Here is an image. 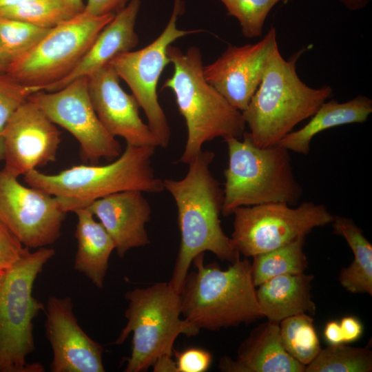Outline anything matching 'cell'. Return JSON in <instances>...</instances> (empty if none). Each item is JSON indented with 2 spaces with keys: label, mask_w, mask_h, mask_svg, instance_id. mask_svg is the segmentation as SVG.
<instances>
[{
  "label": "cell",
  "mask_w": 372,
  "mask_h": 372,
  "mask_svg": "<svg viewBox=\"0 0 372 372\" xmlns=\"http://www.w3.org/2000/svg\"><path fill=\"white\" fill-rule=\"evenodd\" d=\"M333 233L343 237L354 255L350 265L340 271L339 281L351 293L372 295V245L353 220L333 216Z\"/></svg>",
  "instance_id": "cell-24"
},
{
  "label": "cell",
  "mask_w": 372,
  "mask_h": 372,
  "mask_svg": "<svg viewBox=\"0 0 372 372\" xmlns=\"http://www.w3.org/2000/svg\"><path fill=\"white\" fill-rule=\"evenodd\" d=\"M130 0H87L82 13L87 17H96L108 14H116Z\"/></svg>",
  "instance_id": "cell-34"
},
{
  "label": "cell",
  "mask_w": 372,
  "mask_h": 372,
  "mask_svg": "<svg viewBox=\"0 0 372 372\" xmlns=\"http://www.w3.org/2000/svg\"><path fill=\"white\" fill-rule=\"evenodd\" d=\"M74 213L78 221L74 268L83 273L96 287L103 288L110 257L115 249L114 242L87 207L77 209Z\"/></svg>",
  "instance_id": "cell-23"
},
{
  "label": "cell",
  "mask_w": 372,
  "mask_h": 372,
  "mask_svg": "<svg viewBox=\"0 0 372 372\" xmlns=\"http://www.w3.org/2000/svg\"><path fill=\"white\" fill-rule=\"evenodd\" d=\"M305 367L285 349L279 323L269 321L252 330L235 359L225 356L219 362L220 370L225 372H304Z\"/></svg>",
  "instance_id": "cell-20"
},
{
  "label": "cell",
  "mask_w": 372,
  "mask_h": 372,
  "mask_svg": "<svg viewBox=\"0 0 372 372\" xmlns=\"http://www.w3.org/2000/svg\"><path fill=\"white\" fill-rule=\"evenodd\" d=\"M276 45V30L272 26L255 43L229 45L216 61L203 67L204 76L231 105L242 112L259 86Z\"/></svg>",
  "instance_id": "cell-15"
},
{
  "label": "cell",
  "mask_w": 372,
  "mask_h": 372,
  "mask_svg": "<svg viewBox=\"0 0 372 372\" xmlns=\"http://www.w3.org/2000/svg\"><path fill=\"white\" fill-rule=\"evenodd\" d=\"M127 319L115 344H121L132 333V351L124 371H145L157 358L172 355L181 334L195 336L200 330L181 318L180 293L168 282H156L126 292Z\"/></svg>",
  "instance_id": "cell-7"
},
{
  "label": "cell",
  "mask_w": 372,
  "mask_h": 372,
  "mask_svg": "<svg viewBox=\"0 0 372 372\" xmlns=\"http://www.w3.org/2000/svg\"><path fill=\"white\" fill-rule=\"evenodd\" d=\"M185 11L183 0H174L172 15L161 34L145 48L123 53L109 63L118 77L132 92L146 116L147 125L156 136L159 147L168 146L171 130L157 94L158 80L165 66L169 63L167 48L176 39L202 30H180L177 28L179 15Z\"/></svg>",
  "instance_id": "cell-11"
},
{
  "label": "cell",
  "mask_w": 372,
  "mask_h": 372,
  "mask_svg": "<svg viewBox=\"0 0 372 372\" xmlns=\"http://www.w3.org/2000/svg\"><path fill=\"white\" fill-rule=\"evenodd\" d=\"M143 193L138 190L116 192L87 207L111 236L121 258L130 249L150 242L145 225L150 220L152 208Z\"/></svg>",
  "instance_id": "cell-18"
},
{
  "label": "cell",
  "mask_w": 372,
  "mask_h": 372,
  "mask_svg": "<svg viewBox=\"0 0 372 372\" xmlns=\"http://www.w3.org/2000/svg\"><path fill=\"white\" fill-rule=\"evenodd\" d=\"M29 251L0 220V270H8Z\"/></svg>",
  "instance_id": "cell-32"
},
{
  "label": "cell",
  "mask_w": 372,
  "mask_h": 372,
  "mask_svg": "<svg viewBox=\"0 0 372 372\" xmlns=\"http://www.w3.org/2000/svg\"><path fill=\"white\" fill-rule=\"evenodd\" d=\"M371 113L372 100L364 95L343 103L335 100L326 101L304 126L287 134L278 145L289 151L307 155L311 141L318 134L334 127L364 123Z\"/></svg>",
  "instance_id": "cell-22"
},
{
  "label": "cell",
  "mask_w": 372,
  "mask_h": 372,
  "mask_svg": "<svg viewBox=\"0 0 372 372\" xmlns=\"http://www.w3.org/2000/svg\"><path fill=\"white\" fill-rule=\"evenodd\" d=\"M140 7L141 0H130L101 31L73 70L43 90H60L76 79L88 76L116 56L132 51L138 43L135 24Z\"/></svg>",
  "instance_id": "cell-19"
},
{
  "label": "cell",
  "mask_w": 372,
  "mask_h": 372,
  "mask_svg": "<svg viewBox=\"0 0 372 372\" xmlns=\"http://www.w3.org/2000/svg\"><path fill=\"white\" fill-rule=\"evenodd\" d=\"M10 64V61L0 50V74L6 72Z\"/></svg>",
  "instance_id": "cell-40"
},
{
  "label": "cell",
  "mask_w": 372,
  "mask_h": 372,
  "mask_svg": "<svg viewBox=\"0 0 372 372\" xmlns=\"http://www.w3.org/2000/svg\"><path fill=\"white\" fill-rule=\"evenodd\" d=\"M36 90L7 72L0 74V135L11 115Z\"/></svg>",
  "instance_id": "cell-31"
},
{
  "label": "cell",
  "mask_w": 372,
  "mask_h": 372,
  "mask_svg": "<svg viewBox=\"0 0 372 372\" xmlns=\"http://www.w3.org/2000/svg\"><path fill=\"white\" fill-rule=\"evenodd\" d=\"M54 254L52 248L40 247L5 271L0 282V372L44 371L42 364L26 358L35 349L33 320L45 310L33 296L34 284Z\"/></svg>",
  "instance_id": "cell-8"
},
{
  "label": "cell",
  "mask_w": 372,
  "mask_h": 372,
  "mask_svg": "<svg viewBox=\"0 0 372 372\" xmlns=\"http://www.w3.org/2000/svg\"><path fill=\"white\" fill-rule=\"evenodd\" d=\"M230 237L239 253L253 257L306 236L314 228L331 223L333 216L322 204L304 202L296 207L271 203L236 209Z\"/></svg>",
  "instance_id": "cell-10"
},
{
  "label": "cell",
  "mask_w": 372,
  "mask_h": 372,
  "mask_svg": "<svg viewBox=\"0 0 372 372\" xmlns=\"http://www.w3.org/2000/svg\"><path fill=\"white\" fill-rule=\"evenodd\" d=\"M113 67L107 64L87 76L94 110L105 130L132 146H159L147 124L140 118L137 101L125 92Z\"/></svg>",
  "instance_id": "cell-17"
},
{
  "label": "cell",
  "mask_w": 372,
  "mask_h": 372,
  "mask_svg": "<svg viewBox=\"0 0 372 372\" xmlns=\"http://www.w3.org/2000/svg\"><path fill=\"white\" fill-rule=\"evenodd\" d=\"M177 372H205L211 366V353L199 347H190L176 352Z\"/></svg>",
  "instance_id": "cell-33"
},
{
  "label": "cell",
  "mask_w": 372,
  "mask_h": 372,
  "mask_svg": "<svg viewBox=\"0 0 372 372\" xmlns=\"http://www.w3.org/2000/svg\"><path fill=\"white\" fill-rule=\"evenodd\" d=\"M225 6L227 14L239 22L243 36L248 39L261 37L267 17L278 3L292 0H219Z\"/></svg>",
  "instance_id": "cell-30"
},
{
  "label": "cell",
  "mask_w": 372,
  "mask_h": 372,
  "mask_svg": "<svg viewBox=\"0 0 372 372\" xmlns=\"http://www.w3.org/2000/svg\"><path fill=\"white\" fill-rule=\"evenodd\" d=\"M4 273H5L4 271L0 270V282H1V280H2V278L3 276Z\"/></svg>",
  "instance_id": "cell-42"
},
{
  "label": "cell",
  "mask_w": 372,
  "mask_h": 372,
  "mask_svg": "<svg viewBox=\"0 0 372 372\" xmlns=\"http://www.w3.org/2000/svg\"><path fill=\"white\" fill-rule=\"evenodd\" d=\"M46 338L52 349V372H104L103 347L81 329L70 297L50 296L45 308Z\"/></svg>",
  "instance_id": "cell-16"
},
{
  "label": "cell",
  "mask_w": 372,
  "mask_h": 372,
  "mask_svg": "<svg viewBox=\"0 0 372 372\" xmlns=\"http://www.w3.org/2000/svg\"><path fill=\"white\" fill-rule=\"evenodd\" d=\"M340 322L344 343H351L360 339L363 333L360 320L355 316H345Z\"/></svg>",
  "instance_id": "cell-35"
},
{
  "label": "cell",
  "mask_w": 372,
  "mask_h": 372,
  "mask_svg": "<svg viewBox=\"0 0 372 372\" xmlns=\"http://www.w3.org/2000/svg\"><path fill=\"white\" fill-rule=\"evenodd\" d=\"M314 276L304 273L285 274L260 285L256 296L264 317L280 323L298 314H315L316 304L311 299V282Z\"/></svg>",
  "instance_id": "cell-21"
},
{
  "label": "cell",
  "mask_w": 372,
  "mask_h": 372,
  "mask_svg": "<svg viewBox=\"0 0 372 372\" xmlns=\"http://www.w3.org/2000/svg\"><path fill=\"white\" fill-rule=\"evenodd\" d=\"M61 132L29 100L6 122L0 135V158L4 169L19 177L56 160Z\"/></svg>",
  "instance_id": "cell-14"
},
{
  "label": "cell",
  "mask_w": 372,
  "mask_h": 372,
  "mask_svg": "<svg viewBox=\"0 0 372 372\" xmlns=\"http://www.w3.org/2000/svg\"><path fill=\"white\" fill-rule=\"evenodd\" d=\"M214 156V152L202 150L188 163L183 178L163 180L164 189L174 198L178 211L180 246L168 282L178 293L198 255L210 251L231 263L240 256L221 227L223 189L210 170Z\"/></svg>",
  "instance_id": "cell-1"
},
{
  "label": "cell",
  "mask_w": 372,
  "mask_h": 372,
  "mask_svg": "<svg viewBox=\"0 0 372 372\" xmlns=\"http://www.w3.org/2000/svg\"><path fill=\"white\" fill-rule=\"evenodd\" d=\"M66 6L75 14L78 15L83 12L85 4L83 0H62Z\"/></svg>",
  "instance_id": "cell-39"
},
{
  "label": "cell",
  "mask_w": 372,
  "mask_h": 372,
  "mask_svg": "<svg viewBox=\"0 0 372 372\" xmlns=\"http://www.w3.org/2000/svg\"><path fill=\"white\" fill-rule=\"evenodd\" d=\"M305 236L278 248L257 254L251 264V276L256 287L285 274L304 273L308 266L304 253Z\"/></svg>",
  "instance_id": "cell-25"
},
{
  "label": "cell",
  "mask_w": 372,
  "mask_h": 372,
  "mask_svg": "<svg viewBox=\"0 0 372 372\" xmlns=\"http://www.w3.org/2000/svg\"><path fill=\"white\" fill-rule=\"evenodd\" d=\"M28 100L52 123L72 134L84 160L94 163L100 158L116 159L121 154V144L105 130L94 110L87 76L76 79L56 91L36 92Z\"/></svg>",
  "instance_id": "cell-12"
},
{
  "label": "cell",
  "mask_w": 372,
  "mask_h": 372,
  "mask_svg": "<svg viewBox=\"0 0 372 372\" xmlns=\"http://www.w3.org/2000/svg\"><path fill=\"white\" fill-rule=\"evenodd\" d=\"M324 338L329 345L344 344L340 322L336 320L329 321L324 329Z\"/></svg>",
  "instance_id": "cell-36"
},
{
  "label": "cell",
  "mask_w": 372,
  "mask_h": 372,
  "mask_svg": "<svg viewBox=\"0 0 372 372\" xmlns=\"http://www.w3.org/2000/svg\"><path fill=\"white\" fill-rule=\"evenodd\" d=\"M0 16L52 28L75 15L62 0H28L0 9Z\"/></svg>",
  "instance_id": "cell-28"
},
{
  "label": "cell",
  "mask_w": 372,
  "mask_h": 372,
  "mask_svg": "<svg viewBox=\"0 0 372 372\" xmlns=\"http://www.w3.org/2000/svg\"><path fill=\"white\" fill-rule=\"evenodd\" d=\"M115 14H79L50 31L30 50L12 61L7 73L36 92L68 76Z\"/></svg>",
  "instance_id": "cell-9"
},
{
  "label": "cell",
  "mask_w": 372,
  "mask_h": 372,
  "mask_svg": "<svg viewBox=\"0 0 372 372\" xmlns=\"http://www.w3.org/2000/svg\"><path fill=\"white\" fill-rule=\"evenodd\" d=\"M154 372H177L176 361L172 355H164L156 360L152 366Z\"/></svg>",
  "instance_id": "cell-37"
},
{
  "label": "cell",
  "mask_w": 372,
  "mask_h": 372,
  "mask_svg": "<svg viewBox=\"0 0 372 372\" xmlns=\"http://www.w3.org/2000/svg\"><path fill=\"white\" fill-rule=\"evenodd\" d=\"M51 29L0 16V50L11 63L30 50Z\"/></svg>",
  "instance_id": "cell-29"
},
{
  "label": "cell",
  "mask_w": 372,
  "mask_h": 372,
  "mask_svg": "<svg viewBox=\"0 0 372 372\" xmlns=\"http://www.w3.org/2000/svg\"><path fill=\"white\" fill-rule=\"evenodd\" d=\"M154 146L127 145L112 163L105 165H74L56 174L34 169L23 178L30 187L56 196L68 213L87 207L94 200L126 190L160 193L163 180L152 167Z\"/></svg>",
  "instance_id": "cell-5"
},
{
  "label": "cell",
  "mask_w": 372,
  "mask_h": 372,
  "mask_svg": "<svg viewBox=\"0 0 372 372\" xmlns=\"http://www.w3.org/2000/svg\"><path fill=\"white\" fill-rule=\"evenodd\" d=\"M372 351L367 345L354 347L329 345L322 349L305 367L304 372H371Z\"/></svg>",
  "instance_id": "cell-27"
},
{
  "label": "cell",
  "mask_w": 372,
  "mask_h": 372,
  "mask_svg": "<svg viewBox=\"0 0 372 372\" xmlns=\"http://www.w3.org/2000/svg\"><path fill=\"white\" fill-rule=\"evenodd\" d=\"M167 54L174 72L161 90H172L185 118L187 136L179 161L188 165L205 143L216 138H240L246 124L242 112L206 81L202 54L197 47L192 46L183 52L169 45Z\"/></svg>",
  "instance_id": "cell-3"
},
{
  "label": "cell",
  "mask_w": 372,
  "mask_h": 372,
  "mask_svg": "<svg viewBox=\"0 0 372 372\" xmlns=\"http://www.w3.org/2000/svg\"><path fill=\"white\" fill-rule=\"evenodd\" d=\"M28 0H0V9L16 6Z\"/></svg>",
  "instance_id": "cell-41"
},
{
  "label": "cell",
  "mask_w": 372,
  "mask_h": 372,
  "mask_svg": "<svg viewBox=\"0 0 372 372\" xmlns=\"http://www.w3.org/2000/svg\"><path fill=\"white\" fill-rule=\"evenodd\" d=\"M204 255L192 263L180 293L182 317L198 329L217 331L249 324L264 317L251 276V264L239 256L227 269L204 264Z\"/></svg>",
  "instance_id": "cell-4"
},
{
  "label": "cell",
  "mask_w": 372,
  "mask_h": 372,
  "mask_svg": "<svg viewBox=\"0 0 372 372\" xmlns=\"http://www.w3.org/2000/svg\"><path fill=\"white\" fill-rule=\"evenodd\" d=\"M313 318L307 313L288 317L279 323L280 335L286 351L305 366L322 348Z\"/></svg>",
  "instance_id": "cell-26"
},
{
  "label": "cell",
  "mask_w": 372,
  "mask_h": 372,
  "mask_svg": "<svg viewBox=\"0 0 372 372\" xmlns=\"http://www.w3.org/2000/svg\"><path fill=\"white\" fill-rule=\"evenodd\" d=\"M347 9L357 11L364 8L370 0H338Z\"/></svg>",
  "instance_id": "cell-38"
},
{
  "label": "cell",
  "mask_w": 372,
  "mask_h": 372,
  "mask_svg": "<svg viewBox=\"0 0 372 372\" xmlns=\"http://www.w3.org/2000/svg\"><path fill=\"white\" fill-rule=\"evenodd\" d=\"M304 50L289 59L278 45L272 50L261 82L242 114L253 143L265 148L278 144L296 125L310 118L333 94L329 85L318 88L305 84L296 72Z\"/></svg>",
  "instance_id": "cell-2"
},
{
  "label": "cell",
  "mask_w": 372,
  "mask_h": 372,
  "mask_svg": "<svg viewBox=\"0 0 372 372\" xmlns=\"http://www.w3.org/2000/svg\"><path fill=\"white\" fill-rule=\"evenodd\" d=\"M224 141L229 159L224 171L223 216L240 207L271 203L291 206L299 202L303 190L295 178L288 149L278 144L258 147L248 132L242 140Z\"/></svg>",
  "instance_id": "cell-6"
},
{
  "label": "cell",
  "mask_w": 372,
  "mask_h": 372,
  "mask_svg": "<svg viewBox=\"0 0 372 372\" xmlns=\"http://www.w3.org/2000/svg\"><path fill=\"white\" fill-rule=\"evenodd\" d=\"M66 214L56 196L25 187L0 170V220L25 247L38 249L56 242Z\"/></svg>",
  "instance_id": "cell-13"
}]
</instances>
